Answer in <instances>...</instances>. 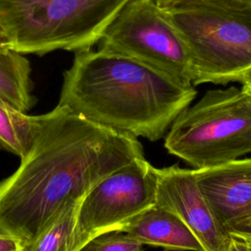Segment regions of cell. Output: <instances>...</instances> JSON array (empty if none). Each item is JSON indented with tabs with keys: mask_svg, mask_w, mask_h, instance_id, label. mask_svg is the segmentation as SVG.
Instances as JSON below:
<instances>
[{
	"mask_svg": "<svg viewBox=\"0 0 251 251\" xmlns=\"http://www.w3.org/2000/svg\"><path fill=\"white\" fill-rule=\"evenodd\" d=\"M82 200L70 201L54 223L22 251H72L73 232Z\"/></svg>",
	"mask_w": 251,
	"mask_h": 251,
	"instance_id": "cell-13",
	"label": "cell"
},
{
	"mask_svg": "<svg viewBox=\"0 0 251 251\" xmlns=\"http://www.w3.org/2000/svg\"><path fill=\"white\" fill-rule=\"evenodd\" d=\"M193 173L216 222L226 231L250 210L251 159L194 169Z\"/></svg>",
	"mask_w": 251,
	"mask_h": 251,
	"instance_id": "cell-9",
	"label": "cell"
},
{
	"mask_svg": "<svg viewBox=\"0 0 251 251\" xmlns=\"http://www.w3.org/2000/svg\"><path fill=\"white\" fill-rule=\"evenodd\" d=\"M11 50V41L10 38L0 22V51Z\"/></svg>",
	"mask_w": 251,
	"mask_h": 251,
	"instance_id": "cell-19",
	"label": "cell"
},
{
	"mask_svg": "<svg viewBox=\"0 0 251 251\" xmlns=\"http://www.w3.org/2000/svg\"><path fill=\"white\" fill-rule=\"evenodd\" d=\"M0 97L25 113L35 103L30 63L13 50L0 51Z\"/></svg>",
	"mask_w": 251,
	"mask_h": 251,
	"instance_id": "cell-11",
	"label": "cell"
},
{
	"mask_svg": "<svg viewBox=\"0 0 251 251\" xmlns=\"http://www.w3.org/2000/svg\"><path fill=\"white\" fill-rule=\"evenodd\" d=\"M24 246L20 239L0 231V251H22Z\"/></svg>",
	"mask_w": 251,
	"mask_h": 251,
	"instance_id": "cell-17",
	"label": "cell"
},
{
	"mask_svg": "<svg viewBox=\"0 0 251 251\" xmlns=\"http://www.w3.org/2000/svg\"><path fill=\"white\" fill-rule=\"evenodd\" d=\"M164 146L195 169L251 153V96L236 86L208 90L177 115Z\"/></svg>",
	"mask_w": 251,
	"mask_h": 251,
	"instance_id": "cell-4",
	"label": "cell"
},
{
	"mask_svg": "<svg viewBox=\"0 0 251 251\" xmlns=\"http://www.w3.org/2000/svg\"><path fill=\"white\" fill-rule=\"evenodd\" d=\"M80 251H144L143 245L126 233L113 230L91 239Z\"/></svg>",
	"mask_w": 251,
	"mask_h": 251,
	"instance_id": "cell-15",
	"label": "cell"
},
{
	"mask_svg": "<svg viewBox=\"0 0 251 251\" xmlns=\"http://www.w3.org/2000/svg\"><path fill=\"white\" fill-rule=\"evenodd\" d=\"M226 232L251 243V208L241 219L229 226Z\"/></svg>",
	"mask_w": 251,
	"mask_h": 251,
	"instance_id": "cell-16",
	"label": "cell"
},
{
	"mask_svg": "<svg viewBox=\"0 0 251 251\" xmlns=\"http://www.w3.org/2000/svg\"><path fill=\"white\" fill-rule=\"evenodd\" d=\"M39 120L40 115H27L0 97V148L24 158L32 146Z\"/></svg>",
	"mask_w": 251,
	"mask_h": 251,
	"instance_id": "cell-12",
	"label": "cell"
},
{
	"mask_svg": "<svg viewBox=\"0 0 251 251\" xmlns=\"http://www.w3.org/2000/svg\"><path fill=\"white\" fill-rule=\"evenodd\" d=\"M223 251H251V243L242 238L228 234V239Z\"/></svg>",
	"mask_w": 251,
	"mask_h": 251,
	"instance_id": "cell-18",
	"label": "cell"
},
{
	"mask_svg": "<svg viewBox=\"0 0 251 251\" xmlns=\"http://www.w3.org/2000/svg\"><path fill=\"white\" fill-rule=\"evenodd\" d=\"M130 0H0V22L11 50L44 55L81 52L98 43Z\"/></svg>",
	"mask_w": 251,
	"mask_h": 251,
	"instance_id": "cell-3",
	"label": "cell"
},
{
	"mask_svg": "<svg viewBox=\"0 0 251 251\" xmlns=\"http://www.w3.org/2000/svg\"><path fill=\"white\" fill-rule=\"evenodd\" d=\"M155 203L177 216L198 239L204 251H223L228 233L216 222L194 176L193 170L171 166L157 169Z\"/></svg>",
	"mask_w": 251,
	"mask_h": 251,
	"instance_id": "cell-8",
	"label": "cell"
},
{
	"mask_svg": "<svg viewBox=\"0 0 251 251\" xmlns=\"http://www.w3.org/2000/svg\"><path fill=\"white\" fill-rule=\"evenodd\" d=\"M158 173L145 157L135 158L97 183L83 198L73 232L72 251L94 237L118 230L155 204Z\"/></svg>",
	"mask_w": 251,
	"mask_h": 251,
	"instance_id": "cell-7",
	"label": "cell"
},
{
	"mask_svg": "<svg viewBox=\"0 0 251 251\" xmlns=\"http://www.w3.org/2000/svg\"><path fill=\"white\" fill-rule=\"evenodd\" d=\"M166 13L188 50L193 86L241 81L251 70V21L204 11Z\"/></svg>",
	"mask_w": 251,
	"mask_h": 251,
	"instance_id": "cell-6",
	"label": "cell"
},
{
	"mask_svg": "<svg viewBox=\"0 0 251 251\" xmlns=\"http://www.w3.org/2000/svg\"><path fill=\"white\" fill-rule=\"evenodd\" d=\"M141 157L137 138L57 105L40 115L31 148L0 181V231L31 244L70 201L83 199L106 176Z\"/></svg>",
	"mask_w": 251,
	"mask_h": 251,
	"instance_id": "cell-1",
	"label": "cell"
},
{
	"mask_svg": "<svg viewBox=\"0 0 251 251\" xmlns=\"http://www.w3.org/2000/svg\"><path fill=\"white\" fill-rule=\"evenodd\" d=\"M197 91L127 57L102 50L75 53L58 105L87 121L156 141Z\"/></svg>",
	"mask_w": 251,
	"mask_h": 251,
	"instance_id": "cell-2",
	"label": "cell"
},
{
	"mask_svg": "<svg viewBox=\"0 0 251 251\" xmlns=\"http://www.w3.org/2000/svg\"><path fill=\"white\" fill-rule=\"evenodd\" d=\"M98 43L99 50L135 60L181 85H192L188 50L155 0H130Z\"/></svg>",
	"mask_w": 251,
	"mask_h": 251,
	"instance_id": "cell-5",
	"label": "cell"
},
{
	"mask_svg": "<svg viewBox=\"0 0 251 251\" xmlns=\"http://www.w3.org/2000/svg\"><path fill=\"white\" fill-rule=\"evenodd\" d=\"M118 230L126 233L142 245L176 251H204L186 225L177 216L156 203Z\"/></svg>",
	"mask_w": 251,
	"mask_h": 251,
	"instance_id": "cell-10",
	"label": "cell"
},
{
	"mask_svg": "<svg viewBox=\"0 0 251 251\" xmlns=\"http://www.w3.org/2000/svg\"><path fill=\"white\" fill-rule=\"evenodd\" d=\"M166 12L204 11L251 21V0H155Z\"/></svg>",
	"mask_w": 251,
	"mask_h": 251,
	"instance_id": "cell-14",
	"label": "cell"
},
{
	"mask_svg": "<svg viewBox=\"0 0 251 251\" xmlns=\"http://www.w3.org/2000/svg\"><path fill=\"white\" fill-rule=\"evenodd\" d=\"M240 82L242 83V87H241V88H242L249 96H251V70L248 71V72L244 75V76L242 77V79H241Z\"/></svg>",
	"mask_w": 251,
	"mask_h": 251,
	"instance_id": "cell-20",
	"label": "cell"
}]
</instances>
